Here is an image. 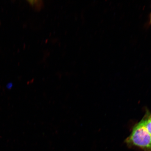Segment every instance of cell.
<instances>
[{
	"instance_id": "6da1fadb",
	"label": "cell",
	"mask_w": 151,
	"mask_h": 151,
	"mask_svg": "<svg viewBox=\"0 0 151 151\" xmlns=\"http://www.w3.org/2000/svg\"><path fill=\"white\" fill-rule=\"evenodd\" d=\"M124 142L129 148L151 151V134L145 127L142 119L133 126L131 134Z\"/></svg>"
},
{
	"instance_id": "7a4b0ae2",
	"label": "cell",
	"mask_w": 151,
	"mask_h": 151,
	"mask_svg": "<svg viewBox=\"0 0 151 151\" xmlns=\"http://www.w3.org/2000/svg\"><path fill=\"white\" fill-rule=\"evenodd\" d=\"M142 120L145 127L151 134V112L149 109H146Z\"/></svg>"
},
{
	"instance_id": "3957f363",
	"label": "cell",
	"mask_w": 151,
	"mask_h": 151,
	"mask_svg": "<svg viewBox=\"0 0 151 151\" xmlns=\"http://www.w3.org/2000/svg\"><path fill=\"white\" fill-rule=\"evenodd\" d=\"M28 1L33 8L37 10H40L43 6V3L42 1L37 0V1Z\"/></svg>"
},
{
	"instance_id": "277c9868",
	"label": "cell",
	"mask_w": 151,
	"mask_h": 151,
	"mask_svg": "<svg viewBox=\"0 0 151 151\" xmlns=\"http://www.w3.org/2000/svg\"><path fill=\"white\" fill-rule=\"evenodd\" d=\"M149 24L150 25H150H151V14H150V20H149Z\"/></svg>"
},
{
	"instance_id": "5b68a950",
	"label": "cell",
	"mask_w": 151,
	"mask_h": 151,
	"mask_svg": "<svg viewBox=\"0 0 151 151\" xmlns=\"http://www.w3.org/2000/svg\"><path fill=\"white\" fill-rule=\"evenodd\" d=\"M150 14H151V12Z\"/></svg>"
}]
</instances>
